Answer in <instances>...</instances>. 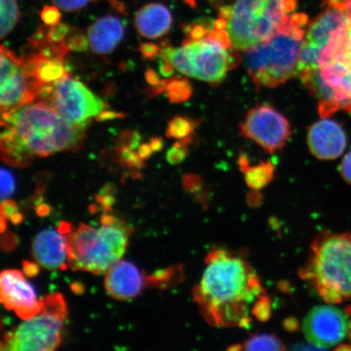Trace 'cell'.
<instances>
[{
    "instance_id": "d6986e66",
    "label": "cell",
    "mask_w": 351,
    "mask_h": 351,
    "mask_svg": "<svg viewBox=\"0 0 351 351\" xmlns=\"http://www.w3.org/2000/svg\"><path fill=\"white\" fill-rule=\"evenodd\" d=\"M92 51L95 54L111 53L125 35V25L117 16L107 15L100 17L87 32Z\"/></svg>"
},
{
    "instance_id": "b9f144b4",
    "label": "cell",
    "mask_w": 351,
    "mask_h": 351,
    "mask_svg": "<svg viewBox=\"0 0 351 351\" xmlns=\"http://www.w3.org/2000/svg\"><path fill=\"white\" fill-rule=\"evenodd\" d=\"M333 7L344 12L348 16L349 24L351 25V0H337Z\"/></svg>"
},
{
    "instance_id": "8d00e7d4",
    "label": "cell",
    "mask_w": 351,
    "mask_h": 351,
    "mask_svg": "<svg viewBox=\"0 0 351 351\" xmlns=\"http://www.w3.org/2000/svg\"><path fill=\"white\" fill-rule=\"evenodd\" d=\"M139 50L144 58L151 60L160 53V47L154 43H145L140 45Z\"/></svg>"
},
{
    "instance_id": "8992f818",
    "label": "cell",
    "mask_w": 351,
    "mask_h": 351,
    "mask_svg": "<svg viewBox=\"0 0 351 351\" xmlns=\"http://www.w3.org/2000/svg\"><path fill=\"white\" fill-rule=\"evenodd\" d=\"M296 8L297 0H235L219 17L226 21L232 46L247 51L269 40Z\"/></svg>"
},
{
    "instance_id": "7c38bea8",
    "label": "cell",
    "mask_w": 351,
    "mask_h": 351,
    "mask_svg": "<svg viewBox=\"0 0 351 351\" xmlns=\"http://www.w3.org/2000/svg\"><path fill=\"white\" fill-rule=\"evenodd\" d=\"M345 311L332 306H315L302 324L306 339L323 349L339 344L350 331Z\"/></svg>"
},
{
    "instance_id": "603a6c76",
    "label": "cell",
    "mask_w": 351,
    "mask_h": 351,
    "mask_svg": "<svg viewBox=\"0 0 351 351\" xmlns=\"http://www.w3.org/2000/svg\"><path fill=\"white\" fill-rule=\"evenodd\" d=\"M241 169L245 175V181L254 189L265 186L274 178V166L271 162H262L260 165L251 167L247 158L241 156L239 159Z\"/></svg>"
},
{
    "instance_id": "30bf717a",
    "label": "cell",
    "mask_w": 351,
    "mask_h": 351,
    "mask_svg": "<svg viewBox=\"0 0 351 351\" xmlns=\"http://www.w3.org/2000/svg\"><path fill=\"white\" fill-rule=\"evenodd\" d=\"M240 130L241 135L269 153L282 150L291 135L287 118L270 105H258L250 110Z\"/></svg>"
},
{
    "instance_id": "52a82bcc",
    "label": "cell",
    "mask_w": 351,
    "mask_h": 351,
    "mask_svg": "<svg viewBox=\"0 0 351 351\" xmlns=\"http://www.w3.org/2000/svg\"><path fill=\"white\" fill-rule=\"evenodd\" d=\"M42 311L5 333L2 350L10 351H51L60 344L68 310L61 293L42 298Z\"/></svg>"
},
{
    "instance_id": "d6a6232c",
    "label": "cell",
    "mask_w": 351,
    "mask_h": 351,
    "mask_svg": "<svg viewBox=\"0 0 351 351\" xmlns=\"http://www.w3.org/2000/svg\"><path fill=\"white\" fill-rule=\"evenodd\" d=\"M91 0H51L55 6L67 12L81 10Z\"/></svg>"
},
{
    "instance_id": "9c48e42d",
    "label": "cell",
    "mask_w": 351,
    "mask_h": 351,
    "mask_svg": "<svg viewBox=\"0 0 351 351\" xmlns=\"http://www.w3.org/2000/svg\"><path fill=\"white\" fill-rule=\"evenodd\" d=\"M182 48L190 65V77L217 85L228 72L240 63L241 56L236 51L223 47L207 38L201 40L186 38Z\"/></svg>"
},
{
    "instance_id": "e0dca14e",
    "label": "cell",
    "mask_w": 351,
    "mask_h": 351,
    "mask_svg": "<svg viewBox=\"0 0 351 351\" xmlns=\"http://www.w3.org/2000/svg\"><path fill=\"white\" fill-rule=\"evenodd\" d=\"M22 62L26 73L37 88L38 97L44 86L53 84L69 76L64 59L48 55L42 51L23 57Z\"/></svg>"
},
{
    "instance_id": "4fadbf2b",
    "label": "cell",
    "mask_w": 351,
    "mask_h": 351,
    "mask_svg": "<svg viewBox=\"0 0 351 351\" xmlns=\"http://www.w3.org/2000/svg\"><path fill=\"white\" fill-rule=\"evenodd\" d=\"M0 298L8 310L14 311L17 317L24 320L35 317L42 311L41 300H38L32 285L19 270L2 271Z\"/></svg>"
},
{
    "instance_id": "f6af8a7d",
    "label": "cell",
    "mask_w": 351,
    "mask_h": 351,
    "mask_svg": "<svg viewBox=\"0 0 351 351\" xmlns=\"http://www.w3.org/2000/svg\"><path fill=\"white\" fill-rule=\"evenodd\" d=\"M152 149L150 146V144H142L141 146L138 147V153L140 157L142 158L143 160H147L152 155Z\"/></svg>"
},
{
    "instance_id": "ee69618b",
    "label": "cell",
    "mask_w": 351,
    "mask_h": 351,
    "mask_svg": "<svg viewBox=\"0 0 351 351\" xmlns=\"http://www.w3.org/2000/svg\"><path fill=\"white\" fill-rule=\"evenodd\" d=\"M145 77H146L148 84H150L152 86L159 84L160 82L155 70L152 69L147 70L146 73H145Z\"/></svg>"
},
{
    "instance_id": "f35d334b",
    "label": "cell",
    "mask_w": 351,
    "mask_h": 351,
    "mask_svg": "<svg viewBox=\"0 0 351 351\" xmlns=\"http://www.w3.org/2000/svg\"><path fill=\"white\" fill-rule=\"evenodd\" d=\"M340 172L346 182L351 185V152L346 155L340 166Z\"/></svg>"
},
{
    "instance_id": "9a60e30c",
    "label": "cell",
    "mask_w": 351,
    "mask_h": 351,
    "mask_svg": "<svg viewBox=\"0 0 351 351\" xmlns=\"http://www.w3.org/2000/svg\"><path fill=\"white\" fill-rule=\"evenodd\" d=\"M307 143L311 153L320 160H335L346 146L345 132L337 122L324 119L310 127Z\"/></svg>"
},
{
    "instance_id": "7bdbcfd3",
    "label": "cell",
    "mask_w": 351,
    "mask_h": 351,
    "mask_svg": "<svg viewBox=\"0 0 351 351\" xmlns=\"http://www.w3.org/2000/svg\"><path fill=\"white\" fill-rule=\"evenodd\" d=\"M174 67L168 60H161L160 72L165 77H169L173 73Z\"/></svg>"
},
{
    "instance_id": "74e56055",
    "label": "cell",
    "mask_w": 351,
    "mask_h": 351,
    "mask_svg": "<svg viewBox=\"0 0 351 351\" xmlns=\"http://www.w3.org/2000/svg\"><path fill=\"white\" fill-rule=\"evenodd\" d=\"M19 213L16 204L14 202L5 199L2 201L1 215L4 219H11L16 213Z\"/></svg>"
},
{
    "instance_id": "7dc6e473",
    "label": "cell",
    "mask_w": 351,
    "mask_h": 351,
    "mask_svg": "<svg viewBox=\"0 0 351 351\" xmlns=\"http://www.w3.org/2000/svg\"><path fill=\"white\" fill-rule=\"evenodd\" d=\"M22 219H23V218H22V215L19 213H16L14 216L11 218L12 222L16 223V225H17V223H20L22 221Z\"/></svg>"
},
{
    "instance_id": "d590c367",
    "label": "cell",
    "mask_w": 351,
    "mask_h": 351,
    "mask_svg": "<svg viewBox=\"0 0 351 351\" xmlns=\"http://www.w3.org/2000/svg\"><path fill=\"white\" fill-rule=\"evenodd\" d=\"M140 140H141V136L138 131L125 130L123 131L120 135L121 146L129 147L132 150H135L139 147Z\"/></svg>"
},
{
    "instance_id": "6da1fadb",
    "label": "cell",
    "mask_w": 351,
    "mask_h": 351,
    "mask_svg": "<svg viewBox=\"0 0 351 351\" xmlns=\"http://www.w3.org/2000/svg\"><path fill=\"white\" fill-rule=\"evenodd\" d=\"M195 300L203 317L216 327H245L267 319L270 305L261 280L247 261L226 250H216L206 258Z\"/></svg>"
},
{
    "instance_id": "7a4b0ae2",
    "label": "cell",
    "mask_w": 351,
    "mask_h": 351,
    "mask_svg": "<svg viewBox=\"0 0 351 351\" xmlns=\"http://www.w3.org/2000/svg\"><path fill=\"white\" fill-rule=\"evenodd\" d=\"M307 22L304 13H291L269 40L245 51V68L258 88H275L298 75Z\"/></svg>"
},
{
    "instance_id": "1f68e13d",
    "label": "cell",
    "mask_w": 351,
    "mask_h": 351,
    "mask_svg": "<svg viewBox=\"0 0 351 351\" xmlns=\"http://www.w3.org/2000/svg\"><path fill=\"white\" fill-rule=\"evenodd\" d=\"M16 189L14 178L10 171L5 169H1V199H8Z\"/></svg>"
},
{
    "instance_id": "ffe728a7",
    "label": "cell",
    "mask_w": 351,
    "mask_h": 351,
    "mask_svg": "<svg viewBox=\"0 0 351 351\" xmlns=\"http://www.w3.org/2000/svg\"><path fill=\"white\" fill-rule=\"evenodd\" d=\"M173 16L168 8L160 3L144 5L136 12V29L141 36L156 39L168 34L173 25Z\"/></svg>"
},
{
    "instance_id": "f1b7e54d",
    "label": "cell",
    "mask_w": 351,
    "mask_h": 351,
    "mask_svg": "<svg viewBox=\"0 0 351 351\" xmlns=\"http://www.w3.org/2000/svg\"><path fill=\"white\" fill-rule=\"evenodd\" d=\"M118 159L122 165L131 169H141L144 167L143 160L129 147L121 146L120 150L118 151Z\"/></svg>"
},
{
    "instance_id": "d4e9b609",
    "label": "cell",
    "mask_w": 351,
    "mask_h": 351,
    "mask_svg": "<svg viewBox=\"0 0 351 351\" xmlns=\"http://www.w3.org/2000/svg\"><path fill=\"white\" fill-rule=\"evenodd\" d=\"M197 122L188 117H178L169 122L166 130L167 137L181 140L187 146L192 143V133L195 130Z\"/></svg>"
},
{
    "instance_id": "c3c4849f",
    "label": "cell",
    "mask_w": 351,
    "mask_h": 351,
    "mask_svg": "<svg viewBox=\"0 0 351 351\" xmlns=\"http://www.w3.org/2000/svg\"><path fill=\"white\" fill-rule=\"evenodd\" d=\"M72 288H76V291H75V293H82V291H80V288H84V287H83L82 285H80V284L77 283L75 285H73Z\"/></svg>"
},
{
    "instance_id": "bcb514c9",
    "label": "cell",
    "mask_w": 351,
    "mask_h": 351,
    "mask_svg": "<svg viewBox=\"0 0 351 351\" xmlns=\"http://www.w3.org/2000/svg\"><path fill=\"white\" fill-rule=\"evenodd\" d=\"M150 146L154 152H160L164 147L163 139L159 137L152 138L150 141Z\"/></svg>"
},
{
    "instance_id": "4dcf8cb0",
    "label": "cell",
    "mask_w": 351,
    "mask_h": 351,
    "mask_svg": "<svg viewBox=\"0 0 351 351\" xmlns=\"http://www.w3.org/2000/svg\"><path fill=\"white\" fill-rule=\"evenodd\" d=\"M186 147L182 142L176 143L173 147L170 148L168 152H167L166 158L169 163L171 165L182 163L188 155Z\"/></svg>"
},
{
    "instance_id": "ba28073f",
    "label": "cell",
    "mask_w": 351,
    "mask_h": 351,
    "mask_svg": "<svg viewBox=\"0 0 351 351\" xmlns=\"http://www.w3.org/2000/svg\"><path fill=\"white\" fill-rule=\"evenodd\" d=\"M40 98L76 125L87 124L108 106L83 83L69 76L45 86Z\"/></svg>"
},
{
    "instance_id": "3957f363",
    "label": "cell",
    "mask_w": 351,
    "mask_h": 351,
    "mask_svg": "<svg viewBox=\"0 0 351 351\" xmlns=\"http://www.w3.org/2000/svg\"><path fill=\"white\" fill-rule=\"evenodd\" d=\"M2 125L12 127L34 156L47 157L78 147L86 124H74L51 105L40 102L2 112Z\"/></svg>"
},
{
    "instance_id": "60d3db41",
    "label": "cell",
    "mask_w": 351,
    "mask_h": 351,
    "mask_svg": "<svg viewBox=\"0 0 351 351\" xmlns=\"http://www.w3.org/2000/svg\"><path fill=\"white\" fill-rule=\"evenodd\" d=\"M38 263L25 261L23 262V273L29 278H34L39 274Z\"/></svg>"
},
{
    "instance_id": "ab89813d",
    "label": "cell",
    "mask_w": 351,
    "mask_h": 351,
    "mask_svg": "<svg viewBox=\"0 0 351 351\" xmlns=\"http://www.w3.org/2000/svg\"><path fill=\"white\" fill-rule=\"evenodd\" d=\"M126 117L125 113L114 111H102L96 116V121H106L109 120L123 119Z\"/></svg>"
},
{
    "instance_id": "836d02e7",
    "label": "cell",
    "mask_w": 351,
    "mask_h": 351,
    "mask_svg": "<svg viewBox=\"0 0 351 351\" xmlns=\"http://www.w3.org/2000/svg\"><path fill=\"white\" fill-rule=\"evenodd\" d=\"M184 30L188 34L187 38L191 40H201L207 36L210 29L204 24L195 23L185 26Z\"/></svg>"
},
{
    "instance_id": "e575fe53",
    "label": "cell",
    "mask_w": 351,
    "mask_h": 351,
    "mask_svg": "<svg viewBox=\"0 0 351 351\" xmlns=\"http://www.w3.org/2000/svg\"><path fill=\"white\" fill-rule=\"evenodd\" d=\"M60 12L56 6H46L41 12V19L43 23L48 26L60 23Z\"/></svg>"
},
{
    "instance_id": "484cf974",
    "label": "cell",
    "mask_w": 351,
    "mask_h": 351,
    "mask_svg": "<svg viewBox=\"0 0 351 351\" xmlns=\"http://www.w3.org/2000/svg\"><path fill=\"white\" fill-rule=\"evenodd\" d=\"M165 94L171 103L186 102L192 95V86L186 78H169L165 88Z\"/></svg>"
},
{
    "instance_id": "5bb4252c",
    "label": "cell",
    "mask_w": 351,
    "mask_h": 351,
    "mask_svg": "<svg viewBox=\"0 0 351 351\" xmlns=\"http://www.w3.org/2000/svg\"><path fill=\"white\" fill-rule=\"evenodd\" d=\"M105 274V289L117 300H133L148 285L147 276L129 261L117 262Z\"/></svg>"
},
{
    "instance_id": "2e32d148",
    "label": "cell",
    "mask_w": 351,
    "mask_h": 351,
    "mask_svg": "<svg viewBox=\"0 0 351 351\" xmlns=\"http://www.w3.org/2000/svg\"><path fill=\"white\" fill-rule=\"evenodd\" d=\"M32 254L35 261L48 270H64L69 266L67 241L59 230L39 232L34 240Z\"/></svg>"
},
{
    "instance_id": "8fae6325",
    "label": "cell",
    "mask_w": 351,
    "mask_h": 351,
    "mask_svg": "<svg viewBox=\"0 0 351 351\" xmlns=\"http://www.w3.org/2000/svg\"><path fill=\"white\" fill-rule=\"evenodd\" d=\"M0 106L2 112L32 104L38 97L36 86L23 67L22 58L1 46Z\"/></svg>"
},
{
    "instance_id": "cb8c5ba5",
    "label": "cell",
    "mask_w": 351,
    "mask_h": 351,
    "mask_svg": "<svg viewBox=\"0 0 351 351\" xmlns=\"http://www.w3.org/2000/svg\"><path fill=\"white\" fill-rule=\"evenodd\" d=\"M0 38L3 39L10 34L19 23L21 13L17 0H0Z\"/></svg>"
},
{
    "instance_id": "83f0119b",
    "label": "cell",
    "mask_w": 351,
    "mask_h": 351,
    "mask_svg": "<svg viewBox=\"0 0 351 351\" xmlns=\"http://www.w3.org/2000/svg\"><path fill=\"white\" fill-rule=\"evenodd\" d=\"M74 29L75 28L64 23L50 26L47 32V45L56 47L64 45Z\"/></svg>"
},
{
    "instance_id": "ac0fdd59",
    "label": "cell",
    "mask_w": 351,
    "mask_h": 351,
    "mask_svg": "<svg viewBox=\"0 0 351 351\" xmlns=\"http://www.w3.org/2000/svg\"><path fill=\"white\" fill-rule=\"evenodd\" d=\"M348 26V16L332 6L324 10L307 26L304 41L323 50L332 39Z\"/></svg>"
},
{
    "instance_id": "277c9868",
    "label": "cell",
    "mask_w": 351,
    "mask_h": 351,
    "mask_svg": "<svg viewBox=\"0 0 351 351\" xmlns=\"http://www.w3.org/2000/svg\"><path fill=\"white\" fill-rule=\"evenodd\" d=\"M63 234L67 241L69 266L73 271L98 275L106 273L124 256L131 228L122 219L105 213L99 229L81 223Z\"/></svg>"
},
{
    "instance_id": "4316f807",
    "label": "cell",
    "mask_w": 351,
    "mask_h": 351,
    "mask_svg": "<svg viewBox=\"0 0 351 351\" xmlns=\"http://www.w3.org/2000/svg\"><path fill=\"white\" fill-rule=\"evenodd\" d=\"M244 349L247 350H282L285 346L278 337L271 335L253 336L245 342Z\"/></svg>"
},
{
    "instance_id": "7402d4cb",
    "label": "cell",
    "mask_w": 351,
    "mask_h": 351,
    "mask_svg": "<svg viewBox=\"0 0 351 351\" xmlns=\"http://www.w3.org/2000/svg\"><path fill=\"white\" fill-rule=\"evenodd\" d=\"M4 127L0 136V146L3 161L12 166L26 167L32 163L34 155L21 141L19 134L12 127Z\"/></svg>"
},
{
    "instance_id": "681fc988",
    "label": "cell",
    "mask_w": 351,
    "mask_h": 351,
    "mask_svg": "<svg viewBox=\"0 0 351 351\" xmlns=\"http://www.w3.org/2000/svg\"><path fill=\"white\" fill-rule=\"evenodd\" d=\"M337 350H351V346L349 345H346V346H341V348H337Z\"/></svg>"
},
{
    "instance_id": "44dd1931",
    "label": "cell",
    "mask_w": 351,
    "mask_h": 351,
    "mask_svg": "<svg viewBox=\"0 0 351 351\" xmlns=\"http://www.w3.org/2000/svg\"><path fill=\"white\" fill-rule=\"evenodd\" d=\"M300 76L302 83L308 89L311 95L318 99L320 117H329L333 113L342 109L339 96L323 80L318 68L304 70L300 73Z\"/></svg>"
},
{
    "instance_id": "5b68a950",
    "label": "cell",
    "mask_w": 351,
    "mask_h": 351,
    "mask_svg": "<svg viewBox=\"0 0 351 351\" xmlns=\"http://www.w3.org/2000/svg\"><path fill=\"white\" fill-rule=\"evenodd\" d=\"M300 275L328 304L351 298V234L318 235Z\"/></svg>"
},
{
    "instance_id": "f546056e",
    "label": "cell",
    "mask_w": 351,
    "mask_h": 351,
    "mask_svg": "<svg viewBox=\"0 0 351 351\" xmlns=\"http://www.w3.org/2000/svg\"><path fill=\"white\" fill-rule=\"evenodd\" d=\"M78 29H74L71 34L67 38V45L70 50L76 52H84L88 50L89 47V39L85 36L82 33H78Z\"/></svg>"
}]
</instances>
